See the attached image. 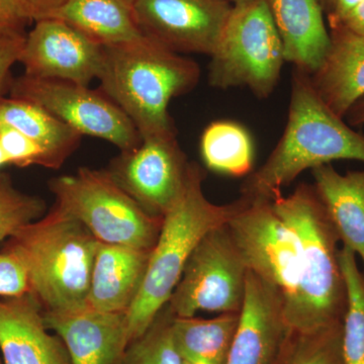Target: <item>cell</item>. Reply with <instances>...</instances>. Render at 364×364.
Returning a JSON list of instances; mask_svg holds the SVG:
<instances>
[{
  "label": "cell",
  "mask_w": 364,
  "mask_h": 364,
  "mask_svg": "<svg viewBox=\"0 0 364 364\" xmlns=\"http://www.w3.org/2000/svg\"><path fill=\"white\" fill-rule=\"evenodd\" d=\"M282 40L284 61L312 75L329 50L330 31L318 0H265Z\"/></svg>",
  "instance_id": "ac0fdd59"
},
{
  "label": "cell",
  "mask_w": 364,
  "mask_h": 364,
  "mask_svg": "<svg viewBox=\"0 0 364 364\" xmlns=\"http://www.w3.org/2000/svg\"><path fill=\"white\" fill-rule=\"evenodd\" d=\"M56 207L85 225L100 243L152 250L163 218L145 210L107 170L79 168L50 182Z\"/></svg>",
  "instance_id": "8992f818"
},
{
  "label": "cell",
  "mask_w": 364,
  "mask_h": 364,
  "mask_svg": "<svg viewBox=\"0 0 364 364\" xmlns=\"http://www.w3.org/2000/svg\"><path fill=\"white\" fill-rule=\"evenodd\" d=\"M363 1L364 0H335L332 9L326 14L330 28L339 26Z\"/></svg>",
  "instance_id": "d6a6232c"
},
{
  "label": "cell",
  "mask_w": 364,
  "mask_h": 364,
  "mask_svg": "<svg viewBox=\"0 0 364 364\" xmlns=\"http://www.w3.org/2000/svg\"><path fill=\"white\" fill-rule=\"evenodd\" d=\"M277 364H344L342 323L310 332L289 331Z\"/></svg>",
  "instance_id": "484cf974"
},
{
  "label": "cell",
  "mask_w": 364,
  "mask_h": 364,
  "mask_svg": "<svg viewBox=\"0 0 364 364\" xmlns=\"http://www.w3.org/2000/svg\"><path fill=\"white\" fill-rule=\"evenodd\" d=\"M26 33H0V97L7 85L11 68L20 62Z\"/></svg>",
  "instance_id": "1f68e13d"
},
{
  "label": "cell",
  "mask_w": 364,
  "mask_h": 364,
  "mask_svg": "<svg viewBox=\"0 0 364 364\" xmlns=\"http://www.w3.org/2000/svg\"><path fill=\"white\" fill-rule=\"evenodd\" d=\"M44 203L39 198L23 195L0 176V242L11 238L18 230L42 215Z\"/></svg>",
  "instance_id": "83f0119b"
},
{
  "label": "cell",
  "mask_w": 364,
  "mask_h": 364,
  "mask_svg": "<svg viewBox=\"0 0 364 364\" xmlns=\"http://www.w3.org/2000/svg\"><path fill=\"white\" fill-rule=\"evenodd\" d=\"M119 1L123 2V4H126L129 7L133 6V4H135L136 0H119Z\"/></svg>",
  "instance_id": "f35d334b"
},
{
  "label": "cell",
  "mask_w": 364,
  "mask_h": 364,
  "mask_svg": "<svg viewBox=\"0 0 364 364\" xmlns=\"http://www.w3.org/2000/svg\"><path fill=\"white\" fill-rule=\"evenodd\" d=\"M35 21L26 0H0V33H26V26Z\"/></svg>",
  "instance_id": "4dcf8cb0"
},
{
  "label": "cell",
  "mask_w": 364,
  "mask_h": 364,
  "mask_svg": "<svg viewBox=\"0 0 364 364\" xmlns=\"http://www.w3.org/2000/svg\"><path fill=\"white\" fill-rule=\"evenodd\" d=\"M0 351L4 364H72L63 340L49 332L31 293L0 299Z\"/></svg>",
  "instance_id": "2e32d148"
},
{
  "label": "cell",
  "mask_w": 364,
  "mask_h": 364,
  "mask_svg": "<svg viewBox=\"0 0 364 364\" xmlns=\"http://www.w3.org/2000/svg\"><path fill=\"white\" fill-rule=\"evenodd\" d=\"M151 251L100 242L87 306L100 312L128 313L143 286Z\"/></svg>",
  "instance_id": "e0dca14e"
},
{
  "label": "cell",
  "mask_w": 364,
  "mask_h": 364,
  "mask_svg": "<svg viewBox=\"0 0 364 364\" xmlns=\"http://www.w3.org/2000/svg\"><path fill=\"white\" fill-rule=\"evenodd\" d=\"M289 331L284 294L248 270L245 299L226 364H277Z\"/></svg>",
  "instance_id": "5bb4252c"
},
{
  "label": "cell",
  "mask_w": 364,
  "mask_h": 364,
  "mask_svg": "<svg viewBox=\"0 0 364 364\" xmlns=\"http://www.w3.org/2000/svg\"><path fill=\"white\" fill-rule=\"evenodd\" d=\"M189 163L176 135L150 136L122 151L107 171L146 212L163 218L181 196Z\"/></svg>",
  "instance_id": "8fae6325"
},
{
  "label": "cell",
  "mask_w": 364,
  "mask_h": 364,
  "mask_svg": "<svg viewBox=\"0 0 364 364\" xmlns=\"http://www.w3.org/2000/svg\"><path fill=\"white\" fill-rule=\"evenodd\" d=\"M335 28H344L352 33L364 36V1Z\"/></svg>",
  "instance_id": "e575fe53"
},
{
  "label": "cell",
  "mask_w": 364,
  "mask_h": 364,
  "mask_svg": "<svg viewBox=\"0 0 364 364\" xmlns=\"http://www.w3.org/2000/svg\"><path fill=\"white\" fill-rule=\"evenodd\" d=\"M48 329L63 340L72 364H122L130 343L127 314L87 308L65 313L44 312Z\"/></svg>",
  "instance_id": "9a60e30c"
},
{
  "label": "cell",
  "mask_w": 364,
  "mask_h": 364,
  "mask_svg": "<svg viewBox=\"0 0 364 364\" xmlns=\"http://www.w3.org/2000/svg\"><path fill=\"white\" fill-rule=\"evenodd\" d=\"M227 226L248 270L277 287L284 301L293 296L301 279V241L272 202L245 198Z\"/></svg>",
  "instance_id": "30bf717a"
},
{
  "label": "cell",
  "mask_w": 364,
  "mask_h": 364,
  "mask_svg": "<svg viewBox=\"0 0 364 364\" xmlns=\"http://www.w3.org/2000/svg\"><path fill=\"white\" fill-rule=\"evenodd\" d=\"M30 293V282L25 265L14 254L0 253V296L11 298Z\"/></svg>",
  "instance_id": "f546056e"
},
{
  "label": "cell",
  "mask_w": 364,
  "mask_h": 364,
  "mask_svg": "<svg viewBox=\"0 0 364 364\" xmlns=\"http://www.w3.org/2000/svg\"><path fill=\"white\" fill-rule=\"evenodd\" d=\"M173 318L168 306H163L148 329L129 343L122 364H182L172 332Z\"/></svg>",
  "instance_id": "4316f807"
},
{
  "label": "cell",
  "mask_w": 364,
  "mask_h": 364,
  "mask_svg": "<svg viewBox=\"0 0 364 364\" xmlns=\"http://www.w3.org/2000/svg\"><path fill=\"white\" fill-rule=\"evenodd\" d=\"M0 364H4V363H2V361H1V360H0Z\"/></svg>",
  "instance_id": "b9f144b4"
},
{
  "label": "cell",
  "mask_w": 364,
  "mask_h": 364,
  "mask_svg": "<svg viewBox=\"0 0 364 364\" xmlns=\"http://www.w3.org/2000/svg\"><path fill=\"white\" fill-rule=\"evenodd\" d=\"M336 160L364 163V135L323 102L310 75L294 68L286 129L267 161L242 183L241 196L272 202L305 170Z\"/></svg>",
  "instance_id": "6da1fadb"
},
{
  "label": "cell",
  "mask_w": 364,
  "mask_h": 364,
  "mask_svg": "<svg viewBox=\"0 0 364 364\" xmlns=\"http://www.w3.org/2000/svg\"><path fill=\"white\" fill-rule=\"evenodd\" d=\"M210 57L208 80L213 88L243 86L259 100L272 95L286 61L265 0L235 4L221 40Z\"/></svg>",
  "instance_id": "52a82bcc"
},
{
  "label": "cell",
  "mask_w": 364,
  "mask_h": 364,
  "mask_svg": "<svg viewBox=\"0 0 364 364\" xmlns=\"http://www.w3.org/2000/svg\"><path fill=\"white\" fill-rule=\"evenodd\" d=\"M277 214L298 234L301 279L284 301L289 330L310 332L343 323L346 282L340 264L338 235L314 184L301 183L291 195L272 200Z\"/></svg>",
  "instance_id": "7a4b0ae2"
},
{
  "label": "cell",
  "mask_w": 364,
  "mask_h": 364,
  "mask_svg": "<svg viewBox=\"0 0 364 364\" xmlns=\"http://www.w3.org/2000/svg\"><path fill=\"white\" fill-rule=\"evenodd\" d=\"M329 50L311 82L339 117L364 97V36L344 28H330Z\"/></svg>",
  "instance_id": "d6986e66"
},
{
  "label": "cell",
  "mask_w": 364,
  "mask_h": 364,
  "mask_svg": "<svg viewBox=\"0 0 364 364\" xmlns=\"http://www.w3.org/2000/svg\"><path fill=\"white\" fill-rule=\"evenodd\" d=\"M346 123L351 127L363 126L364 124V97L355 102L344 117Z\"/></svg>",
  "instance_id": "d590c367"
},
{
  "label": "cell",
  "mask_w": 364,
  "mask_h": 364,
  "mask_svg": "<svg viewBox=\"0 0 364 364\" xmlns=\"http://www.w3.org/2000/svg\"><path fill=\"white\" fill-rule=\"evenodd\" d=\"M182 364H208L205 363H196V361H188V360H183V363Z\"/></svg>",
  "instance_id": "60d3db41"
},
{
  "label": "cell",
  "mask_w": 364,
  "mask_h": 364,
  "mask_svg": "<svg viewBox=\"0 0 364 364\" xmlns=\"http://www.w3.org/2000/svg\"><path fill=\"white\" fill-rule=\"evenodd\" d=\"M104 46L58 18L35 21L26 33L20 62L26 75L88 86L98 78Z\"/></svg>",
  "instance_id": "4fadbf2b"
},
{
  "label": "cell",
  "mask_w": 364,
  "mask_h": 364,
  "mask_svg": "<svg viewBox=\"0 0 364 364\" xmlns=\"http://www.w3.org/2000/svg\"><path fill=\"white\" fill-rule=\"evenodd\" d=\"M230 1L235 6V4H246V2L252 1V0H230Z\"/></svg>",
  "instance_id": "ab89813d"
},
{
  "label": "cell",
  "mask_w": 364,
  "mask_h": 364,
  "mask_svg": "<svg viewBox=\"0 0 364 364\" xmlns=\"http://www.w3.org/2000/svg\"><path fill=\"white\" fill-rule=\"evenodd\" d=\"M0 145L6 153L11 164L26 167L30 165L50 168L45 151L20 131L0 122Z\"/></svg>",
  "instance_id": "f1b7e54d"
},
{
  "label": "cell",
  "mask_w": 364,
  "mask_h": 364,
  "mask_svg": "<svg viewBox=\"0 0 364 364\" xmlns=\"http://www.w3.org/2000/svg\"><path fill=\"white\" fill-rule=\"evenodd\" d=\"M205 166L227 176H247L253 171L252 136L240 124L217 121L208 124L200 139Z\"/></svg>",
  "instance_id": "cb8c5ba5"
},
{
  "label": "cell",
  "mask_w": 364,
  "mask_h": 364,
  "mask_svg": "<svg viewBox=\"0 0 364 364\" xmlns=\"http://www.w3.org/2000/svg\"><path fill=\"white\" fill-rule=\"evenodd\" d=\"M203 179L202 167L198 163H189L184 188L163 217L143 286L127 313L130 342L141 336L167 305L198 242L210 230L226 224L245 203L242 196L227 205L210 202L203 193Z\"/></svg>",
  "instance_id": "5b68a950"
},
{
  "label": "cell",
  "mask_w": 364,
  "mask_h": 364,
  "mask_svg": "<svg viewBox=\"0 0 364 364\" xmlns=\"http://www.w3.org/2000/svg\"><path fill=\"white\" fill-rule=\"evenodd\" d=\"M311 170L342 246L360 258L364 273V169L341 174L332 164H325Z\"/></svg>",
  "instance_id": "ffe728a7"
},
{
  "label": "cell",
  "mask_w": 364,
  "mask_h": 364,
  "mask_svg": "<svg viewBox=\"0 0 364 364\" xmlns=\"http://www.w3.org/2000/svg\"><path fill=\"white\" fill-rule=\"evenodd\" d=\"M334 1L335 0H318L326 14L329 13L330 9H332L333 4H334Z\"/></svg>",
  "instance_id": "8d00e7d4"
},
{
  "label": "cell",
  "mask_w": 364,
  "mask_h": 364,
  "mask_svg": "<svg viewBox=\"0 0 364 364\" xmlns=\"http://www.w3.org/2000/svg\"><path fill=\"white\" fill-rule=\"evenodd\" d=\"M35 14L36 21L49 18L50 14L66 4L67 0H26Z\"/></svg>",
  "instance_id": "836d02e7"
},
{
  "label": "cell",
  "mask_w": 364,
  "mask_h": 364,
  "mask_svg": "<svg viewBox=\"0 0 364 364\" xmlns=\"http://www.w3.org/2000/svg\"><path fill=\"white\" fill-rule=\"evenodd\" d=\"M200 77L198 63L145 35L126 44L104 47L100 87L119 105L142 138L176 135L168 105L193 90Z\"/></svg>",
  "instance_id": "3957f363"
},
{
  "label": "cell",
  "mask_w": 364,
  "mask_h": 364,
  "mask_svg": "<svg viewBox=\"0 0 364 364\" xmlns=\"http://www.w3.org/2000/svg\"><path fill=\"white\" fill-rule=\"evenodd\" d=\"M339 258L348 296L342 323L344 364H364V273L350 249L342 246Z\"/></svg>",
  "instance_id": "d4e9b609"
},
{
  "label": "cell",
  "mask_w": 364,
  "mask_h": 364,
  "mask_svg": "<svg viewBox=\"0 0 364 364\" xmlns=\"http://www.w3.org/2000/svg\"><path fill=\"white\" fill-rule=\"evenodd\" d=\"M49 18L65 21L104 47L126 44L144 36L131 7L119 0H67Z\"/></svg>",
  "instance_id": "7402d4cb"
},
{
  "label": "cell",
  "mask_w": 364,
  "mask_h": 364,
  "mask_svg": "<svg viewBox=\"0 0 364 364\" xmlns=\"http://www.w3.org/2000/svg\"><path fill=\"white\" fill-rule=\"evenodd\" d=\"M239 318L240 313L220 314L212 318L174 316L172 332L181 358L196 363L226 364Z\"/></svg>",
  "instance_id": "603a6c76"
},
{
  "label": "cell",
  "mask_w": 364,
  "mask_h": 364,
  "mask_svg": "<svg viewBox=\"0 0 364 364\" xmlns=\"http://www.w3.org/2000/svg\"><path fill=\"white\" fill-rule=\"evenodd\" d=\"M233 7L230 0H136L132 11L141 32L170 51L210 56Z\"/></svg>",
  "instance_id": "7c38bea8"
},
{
  "label": "cell",
  "mask_w": 364,
  "mask_h": 364,
  "mask_svg": "<svg viewBox=\"0 0 364 364\" xmlns=\"http://www.w3.org/2000/svg\"><path fill=\"white\" fill-rule=\"evenodd\" d=\"M6 164H11V161H9L6 153L4 152V148L0 145V167L4 166V165Z\"/></svg>",
  "instance_id": "74e56055"
},
{
  "label": "cell",
  "mask_w": 364,
  "mask_h": 364,
  "mask_svg": "<svg viewBox=\"0 0 364 364\" xmlns=\"http://www.w3.org/2000/svg\"><path fill=\"white\" fill-rule=\"evenodd\" d=\"M98 245L85 225L55 207L18 230L4 250L25 265L30 293L44 312L65 313L88 306Z\"/></svg>",
  "instance_id": "277c9868"
},
{
  "label": "cell",
  "mask_w": 364,
  "mask_h": 364,
  "mask_svg": "<svg viewBox=\"0 0 364 364\" xmlns=\"http://www.w3.org/2000/svg\"><path fill=\"white\" fill-rule=\"evenodd\" d=\"M0 122L38 144L57 169L80 144L82 135L39 105L16 97H0Z\"/></svg>",
  "instance_id": "44dd1931"
},
{
  "label": "cell",
  "mask_w": 364,
  "mask_h": 364,
  "mask_svg": "<svg viewBox=\"0 0 364 364\" xmlns=\"http://www.w3.org/2000/svg\"><path fill=\"white\" fill-rule=\"evenodd\" d=\"M11 95L39 105L81 135L102 139L121 151L142 142L130 117L102 90L25 74L11 83Z\"/></svg>",
  "instance_id": "9c48e42d"
},
{
  "label": "cell",
  "mask_w": 364,
  "mask_h": 364,
  "mask_svg": "<svg viewBox=\"0 0 364 364\" xmlns=\"http://www.w3.org/2000/svg\"><path fill=\"white\" fill-rule=\"evenodd\" d=\"M247 272L227 223L215 227L193 249L167 306L176 317L240 313Z\"/></svg>",
  "instance_id": "ba28073f"
}]
</instances>
